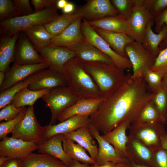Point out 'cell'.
Here are the masks:
<instances>
[{"label": "cell", "instance_id": "obj_51", "mask_svg": "<svg viewBox=\"0 0 167 167\" xmlns=\"http://www.w3.org/2000/svg\"><path fill=\"white\" fill-rule=\"evenodd\" d=\"M161 146L167 151V133L165 129L161 132Z\"/></svg>", "mask_w": 167, "mask_h": 167}, {"label": "cell", "instance_id": "obj_30", "mask_svg": "<svg viewBox=\"0 0 167 167\" xmlns=\"http://www.w3.org/2000/svg\"><path fill=\"white\" fill-rule=\"evenodd\" d=\"M62 146L66 153L72 160L88 165L96 163V161L87 154L86 150L74 141L63 138Z\"/></svg>", "mask_w": 167, "mask_h": 167}, {"label": "cell", "instance_id": "obj_16", "mask_svg": "<svg viewBox=\"0 0 167 167\" xmlns=\"http://www.w3.org/2000/svg\"><path fill=\"white\" fill-rule=\"evenodd\" d=\"M48 68L47 62L28 65L14 63L10 70L5 73V80L0 87V92L35 73Z\"/></svg>", "mask_w": 167, "mask_h": 167}, {"label": "cell", "instance_id": "obj_3", "mask_svg": "<svg viewBox=\"0 0 167 167\" xmlns=\"http://www.w3.org/2000/svg\"><path fill=\"white\" fill-rule=\"evenodd\" d=\"M82 62L97 85L101 97L104 99L113 93L126 78L124 71L114 65L99 62Z\"/></svg>", "mask_w": 167, "mask_h": 167}, {"label": "cell", "instance_id": "obj_31", "mask_svg": "<svg viewBox=\"0 0 167 167\" xmlns=\"http://www.w3.org/2000/svg\"><path fill=\"white\" fill-rule=\"evenodd\" d=\"M88 22L93 27L111 32L126 33L127 32L126 20L118 15L108 16Z\"/></svg>", "mask_w": 167, "mask_h": 167}, {"label": "cell", "instance_id": "obj_36", "mask_svg": "<svg viewBox=\"0 0 167 167\" xmlns=\"http://www.w3.org/2000/svg\"><path fill=\"white\" fill-rule=\"evenodd\" d=\"M157 122H161L164 124L160 113L152 100L145 106L135 123H153Z\"/></svg>", "mask_w": 167, "mask_h": 167}, {"label": "cell", "instance_id": "obj_7", "mask_svg": "<svg viewBox=\"0 0 167 167\" xmlns=\"http://www.w3.org/2000/svg\"><path fill=\"white\" fill-rule=\"evenodd\" d=\"M41 98L50 111L51 125L55 124L62 112L79 100L68 86L51 89Z\"/></svg>", "mask_w": 167, "mask_h": 167}, {"label": "cell", "instance_id": "obj_13", "mask_svg": "<svg viewBox=\"0 0 167 167\" xmlns=\"http://www.w3.org/2000/svg\"><path fill=\"white\" fill-rule=\"evenodd\" d=\"M38 144L7 136L0 142V156L21 159L37 150Z\"/></svg>", "mask_w": 167, "mask_h": 167}, {"label": "cell", "instance_id": "obj_25", "mask_svg": "<svg viewBox=\"0 0 167 167\" xmlns=\"http://www.w3.org/2000/svg\"><path fill=\"white\" fill-rule=\"evenodd\" d=\"M93 27L114 51L121 56L128 58L125 48L127 45L134 40L126 33L111 32Z\"/></svg>", "mask_w": 167, "mask_h": 167}, {"label": "cell", "instance_id": "obj_49", "mask_svg": "<svg viewBox=\"0 0 167 167\" xmlns=\"http://www.w3.org/2000/svg\"><path fill=\"white\" fill-rule=\"evenodd\" d=\"M0 167H22L21 159L11 158L8 160Z\"/></svg>", "mask_w": 167, "mask_h": 167}, {"label": "cell", "instance_id": "obj_23", "mask_svg": "<svg viewBox=\"0 0 167 167\" xmlns=\"http://www.w3.org/2000/svg\"><path fill=\"white\" fill-rule=\"evenodd\" d=\"M71 50L82 62H99L113 65L111 59L84 39Z\"/></svg>", "mask_w": 167, "mask_h": 167}, {"label": "cell", "instance_id": "obj_22", "mask_svg": "<svg viewBox=\"0 0 167 167\" xmlns=\"http://www.w3.org/2000/svg\"><path fill=\"white\" fill-rule=\"evenodd\" d=\"M62 134L54 135L48 139L38 144V152L48 154L61 161L69 167L73 160L64 151L62 146Z\"/></svg>", "mask_w": 167, "mask_h": 167}, {"label": "cell", "instance_id": "obj_6", "mask_svg": "<svg viewBox=\"0 0 167 167\" xmlns=\"http://www.w3.org/2000/svg\"><path fill=\"white\" fill-rule=\"evenodd\" d=\"M153 18L143 0H135L132 13L126 20V34L134 41L142 44L147 26Z\"/></svg>", "mask_w": 167, "mask_h": 167}, {"label": "cell", "instance_id": "obj_29", "mask_svg": "<svg viewBox=\"0 0 167 167\" xmlns=\"http://www.w3.org/2000/svg\"><path fill=\"white\" fill-rule=\"evenodd\" d=\"M36 50L47 46L55 35L49 32L44 25L36 26L23 30Z\"/></svg>", "mask_w": 167, "mask_h": 167}, {"label": "cell", "instance_id": "obj_15", "mask_svg": "<svg viewBox=\"0 0 167 167\" xmlns=\"http://www.w3.org/2000/svg\"><path fill=\"white\" fill-rule=\"evenodd\" d=\"M49 66V68L63 74L66 64L75 57L74 52L67 48L48 46L38 51Z\"/></svg>", "mask_w": 167, "mask_h": 167}, {"label": "cell", "instance_id": "obj_33", "mask_svg": "<svg viewBox=\"0 0 167 167\" xmlns=\"http://www.w3.org/2000/svg\"><path fill=\"white\" fill-rule=\"evenodd\" d=\"M80 17L75 11L70 14H63L44 26L49 32L55 36L62 32Z\"/></svg>", "mask_w": 167, "mask_h": 167}, {"label": "cell", "instance_id": "obj_5", "mask_svg": "<svg viewBox=\"0 0 167 167\" xmlns=\"http://www.w3.org/2000/svg\"><path fill=\"white\" fill-rule=\"evenodd\" d=\"M83 20L81 24V30L86 41L109 57L114 65L118 68L123 71L132 69L128 58L116 53L87 21Z\"/></svg>", "mask_w": 167, "mask_h": 167}, {"label": "cell", "instance_id": "obj_47", "mask_svg": "<svg viewBox=\"0 0 167 167\" xmlns=\"http://www.w3.org/2000/svg\"><path fill=\"white\" fill-rule=\"evenodd\" d=\"M15 6L19 11L20 16H25L34 13L29 0H13Z\"/></svg>", "mask_w": 167, "mask_h": 167}, {"label": "cell", "instance_id": "obj_19", "mask_svg": "<svg viewBox=\"0 0 167 167\" xmlns=\"http://www.w3.org/2000/svg\"><path fill=\"white\" fill-rule=\"evenodd\" d=\"M89 117L87 115H77L58 124L46 125L43 126V138L46 140L54 135L69 133L87 126L90 124Z\"/></svg>", "mask_w": 167, "mask_h": 167}, {"label": "cell", "instance_id": "obj_60", "mask_svg": "<svg viewBox=\"0 0 167 167\" xmlns=\"http://www.w3.org/2000/svg\"><path fill=\"white\" fill-rule=\"evenodd\" d=\"M128 162L117 164L115 167H129Z\"/></svg>", "mask_w": 167, "mask_h": 167}, {"label": "cell", "instance_id": "obj_55", "mask_svg": "<svg viewBox=\"0 0 167 167\" xmlns=\"http://www.w3.org/2000/svg\"><path fill=\"white\" fill-rule=\"evenodd\" d=\"M128 165L129 167H150L147 166L138 164L134 161H129Z\"/></svg>", "mask_w": 167, "mask_h": 167}, {"label": "cell", "instance_id": "obj_28", "mask_svg": "<svg viewBox=\"0 0 167 167\" xmlns=\"http://www.w3.org/2000/svg\"><path fill=\"white\" fill-rule=\"evenodd\" d=\"M21 160L22 167H69L58 159L45 154L32 152Z\"/></svg>", "mask_w": 167, "mask_h": 167}, {"label": "cell", "instance_id": "obj_37", "mask_svg": "<svg viewBox=\"0 0 167 167\" xmlns=\"http://www.w3.org/2000/svg\"><path fill=\"white\" fill-rule=\"evenodd\" d=\"M165 72L154 71L149 70L144 74L143 78L149 90L152 93H156L162 87V79Z\"/></svg>", "mask_w": 167, "mask_h": 167}, {"label": "cell", "instance_id": "obj_11", "mask_svg": "<svg viewBox=\"0 0 167 167\" xmlns=\"http://www.w3.org/2000/svg\"><path fill=\"white\" fill-rule=\"evenodd\" d=\"M67 86L68 82L63 74L48 68L33 74L27 87L32 90L39 91Z\"/></svg>", "mask_w": 167, "mask_h": 167}, {"label": "cell", "instance_id": "obj_39", "mask_svg": "<svg viewBox=\"0 0 167 167\" xmlns=\"http://www.w3.org/2000/svg\"><path fill=\"white\" fill-rule=\"evenodd\" d=\"M135 0H111V2L116 10L118 15L126 20L132 11Z\"/></svg>", "mask_w": 167, "mask_h": 167}, {"label": "cell", "instance_id": "obj_42", "mask_svg": "<svg viewBox=\"0 0 167 167\" xmlns=\"http://www.w3.org/2000/svg\"><path fill=\"white\" fill-rule=\"evenodd\" d=\"M143 2L155 18L167 7V0H143Z\"/></svg>", "mask_w": 167, "mask_h": 167}, {"label": "cell", "instance_id": "obj_61", "mask_svg": "<svg viewBox=\"0 0 167 167\" xmlns=\"http://www.w3.org/2000/svg\"><path fill=\"white\" fill-rule=\"evenodd\" d=\"M166 119L167 120V115H166Z\"/></svg>", "mask_w": 167, "mask_h": 167}, {"label": "cell", "instance_id": "obj_40", "mask_svg": "<svg viewBox=\"0 0 167 167\" xmlns=\"http://www.w3.org/2000/svg\"><path fill=\"white\" fill-rule=\"evenodd\" d=\"M27 108L25 107L19 114L14 118L0 123V139L1 140L7 136V135L12 133L17 124L23 118L26 111Z\"/></svg>", "mask_w": 167, "mask_h": 167}, {"label": "cell", "instance_id": "obj_45", "mask_svg": "<svg viewBox=\"0 0 167 167\" xmlns=\"http://www.w3.org/2000/svg\"><path fill=\"white\" fill-rule=\"evenodd\" d=\"M151 70L152 71H167V47L160 50Z\"/></svg>", "mask_w": 167, "mask_h": 167}, {"label": "cell", "instance_id": "obj_44", "mask_svg": "<svg viewBox=\"0 0 167 167\" xmlns=\"http://www.w3.org/2000/svg\"><path fill=\"white\" fill-rule=\"evenodd\" d=\"M25 107L18 108L12 103L6 105L0 111V121H8L15 117Z\"/></svg>", "mask_w": 167, "mask_h": 167}, {"label": "cell", "instance_id": "obj_27", "mask_svg": "<svg viewBox=\"0 0 167 167\" xmlns=\"http://www.w3.org/2000/svg\"><path fill=\"white\" fill-rule=\"evenodd\" d=\"M153 24L152 20L148 24L142 44L147 50L156 58L160 51L159 46L167 36V28L164 25L161 30L156 33L152 30Z\"/></svg>", "mask_w": 167, "mask_h": 167}, {"label": "cell", "instance_id": "obj_24", "mask_svg": "<svg viewBox=\"0 0 167 167\" xmlns=\"http://www.w3.org/2000/svg\"><path fill=\"white\" fill-rule=\"evenodd\" d=\"M62 135L64 138L71 140L85 148L91 157L96 162L98 148L97 145L93 141V137L88 125Z\"/></svg>", "mask_w": 167, "mask_h": 167}, {"label": "cell", "instance_id": "obj_54", "mask_svg": "<svg viewBox=\"0 0 167 167\" xmlns=\"http://www.w3.org/2000/svg\"><path fill=\"white\" fill-rule=\"evenodd\" d=\"M66 0H58L57 6L58 9H62L68 2Z\"/></svg>", "mask_w": 167, "mask_h": 167}, {"label": "cell", "instance_id": "obj_2", "mask_svg": "<svg viewBox=\"0 0 167 167\" xmlns=\"http://www.w3.org/2000/svg\"><path fill=\"white\" fill-rule=\"evenodd\" d=\"M63 73L68 87L78 99L101 97L96 83L85 69L82 62L76 58H72L66 64Z\"/></svg>", "mask_w": 167, "mask_h": 167}, {"label": "cell", "instance_id": "obj_57", "mask_svg": "<svg viewBox=\"0 0 167 167\" xmlns=\"http://www.w3.org/2000/svg\"><path fill=\"white\" fill-rule=\"evenodd\" d=\"M10 157L5 156H0V166H1L8 160L11 159Z\"/></svg>", "mask_w": 167, "mask_h": 167}, {"label": "cell", "instance_id": "obj_52", "mask_svg": "<svg viewBox=\"0 0 167 167\" xmlns=\"http://www.w3.org/2000/svg\"><path fill=\"white\" fill-rule=\"evenodd\" d=\"M89 165L81 163L78 161L73 160L69 167H89Z\"/></svg>", "mask_w": 167, "mask_h": 167}, {"label": "cell", "instance_id": "obj_21", "mask_svg": "<svg viewBox=\"0 0 167 167\" xmlns=\"http://www.w3.org/2000/svg\"><path fill=\"white\" fill-rule=\"evenodd\" d=\"M102 97L98 98L79 99L69 106L59 116L58 120L60 122L77 115L90 116L97 110L105 99Z\"/></svg>", "mask_w": 167, "mask_h": 167}, {"label": "cell", "instance_id": "obj_58", "mask_svg": "<svg viewBox=\"0 0 167 167\" xmlns=\"http://www.w3.org/2000/svg\"><path fill=\"white\" fill-rule=\"evenodd\" d=\"M5 78V73L0 71V87L2 85Z\"/></svg>", "mask_w": 167, "mask_h": 167}, {"label": "cell", "instance_id": "obj_35", "mask_svg": "<svg viewBox=\"0 0 167 167\" xmlns=\"http://www.w3.org/2000/svg\"><path fill=\"white\" fill-rule=\"evenodd\" d=\"M32 75L0 92V109L11 103L16 94L21 89L28 86L32 79Z\"/></svg>", "mask_w": 167, "mask_h": 167}, {"label": "cell", "instance_id": "obj_4", "mask_svg": "<svg viewBox=\"0 0 167 167\" xmlns=\"http://www.w3.org/2000/svg\"><path fill=\"white\" fill-rule=\"evenodd\" d=\"M58 8H49L25 16H20L1 21V33L12 36L23 30L36 26L44 25L59 15Z\"/></svg>", "mask_w": 167, "mask_h": 167}, {"label": "cell", "instance_id": "obj_43", "mask_svg": "<svg viewBox=\"0 0 167 167\" xmlns=\"http://www.w3.org/2000/svg\"><path fill=\"white\" fill-rule=\"evenodd\" d=\"M150 167H167V151L161 146L153 151Z\"/></svg>", "mask_w": 167, "mask_h": 167}, {"label": "cell", "instance_id": "obj_12", "mask_svg": "<svg viewBox=\"0 0 167 167\" xmlns=\"http://www.w3.org/2000/svg\"><path fill=\"white\" fill-rule=\"evenodd\" d=\"M75 11L87 21L96 20L105 17L117 15L116 9L109 0H88Z\"/></svg>", "mask_w": 167, "mask_h": 167}, {"label": "cell", "instance_id": "obj_38", "mask_svg": "<svg viewBox=\"0 0 167 167\" xmlns=\"http://www.w3.org/2000/svg\"><path fill=\"white\" fill-rule=\"evenodd\" d=\"M152 100L160 113L163 122L165 123L167 121V92L162 88L154 94Z\"/></svg>", "mask_w": 167, "mask_h": 167}, {"label": "cell", "instance_id": "obj_56", "mask_svg": "<svg viewBox=\"0 0 167 167\" xmlns=\"http://www.w3.org/2000/svg\"><path fill=\"white\" fill-rule=\"evenodd\" d=\"M162 87L167 92V71L164 75L162 79Z\"/></svg>", "mask_w": 167, "mask_h": 167}, {"label": "cell", "instance_id": "obj_41", "mask_svg": "<svg viewBox=\"0 0 167 167\" xmlns=\"http://www.w3.org/2000/svg\"><path fill=\"white\" fill-rule=\"evenodd\" d=\"M20 15L13 0H0L1 21Z\"/></svg>", "mask_w": 167, "mask_h": 167}, {"label": "cell", "instance_id": "obj_20", "mask_svg": "<svg viewBox=\"0 0 167 167\" xmlns=\"http://www.w3.org/2000/svg\"><path fill=\"white\" fill-rule=\"evenodd\" d=\"M131 124L128 122H124L110 132L101 135L102 137L112 145L120 154L129 161L133 160L132 155L128 151L127 145L129 140L126 135V130Z\"/></svg>", "mask_w": 167, "mask_h": 167}, {"label": "cell", "instance_id": "obj_50", "mask_svg": "<svg viewBox=\"0 0 167 167\" xmlns=\"http://www.w3.org/2000/svg\"><path fill=\"white\" fill-rule=\"evenodd\" d=\"M75 9V6L74 4L68 2L62 10L64 14H68L73 12Z\"/></svg>", "mask_w": 167, "mask_h": 167}, {"label": "cell", "instance_id": "obj_17", "mask_svg": "<svg viewBox=\"0 0 167 167\" xmlns=\"http://www.w3.org/2000/svg\"><path fill=\"white\" fill-rule=\"evenodd\" d=\"M82 18L80 17L60 34L55 35L49 46L61 47L71 50L84 41L81 30Z\"/></svg>", "mask_w": 167, "mask_h": 167}, {"label": "cell", "instance_id": "obj_34", "mask_svg": "<svg viewBox=\"0 0 167 167\" xmlns=\"http://www.w3.org/2000/svg\"><path fill=\"white\" fill-rule=\"evenodd\" d=\"M131 145L135 153L133 156V161L136 163L150 167L153 153L148 147L136 139L130 136Z\"/></svg>", "mask_w": 167, "mask_h": 167}, {"label": "cell", "instance_id": "obj_48", "mask_svg": "<svg viewBox=\"0 0 167 167\" xmlns=\"http://www.w3.org/2000/svg\"><path fill=\"white\" fill-rule=\"evenodd\" d=\"M155 30L158 33L162 29L164 25L167 28V7L155 18Z\"/></svg>", "mask_w": 167, "mask_h": 167}, {"label": "cell", "instance_id": "obj_10", "mask_svg": "<svg viewBox=\"0 0 167 167\" xmlns=\"http://www.w3.org/2000/svg\"><path fill=\"white\" fill-rule=\"evenodd\" d=\"M163 125L161 122L134 123L129 127L132 131L130 136L135 138L153 152L161 146V135L164 129Z\"/></svg>", "mask_w": 167, "mask_h": 167}, {"label": "cell", "instance_id": "obj_14", "mask_svg": "<svg viewBox=\"0 0 167 167\" xmlns=\"http://www.w3.org/2000/svg\"><path fill=\"white\" fill-rule=\"evenodd\" d=\"M22 32L19 35L16 44L12 62L19 65L46 62L44 59L38 53L25 34Z\"/></svg>", "mask_w": 167, "mask_h": 167}, {"label": "cell", "instance_id": "obj_26", "mask_svg": "<svg viewBox=\"0 0 167 167\" xmlns=\"http://www.w3.org/2000/svg\"><path fill=\"white\" fill-rule=\"evenodd\" d=\"M19 33H16L12 36L4 35L1 38L0 71L5 73L11 63L13 62Z\"/></svg>", "mask_w": 167, "mask_h": 167}, {"label": "cell", "instance_id": "obj_18", "mask_svg": "<svg viewBox=\"0 0 167 167\" xmlns=\"http://www.w3.org/2000/svg\"><path fill=\"white\" fill-rule=\"evenodd\" d=\"M88 126L92 137L96 139L99 145L96 161L97 165H101L109 162L117 164L129 161L128 159L120 154L112 145L105 140L94 126L90 124Z\"/></svg>", "mask_w": 167, "mask_h": 167}, {"label": "cell", "instance_id": "obj_46", "mask_svg": "<svg viewBox=\"0 0 167 167\" xmlns=\"http://www.w3.org/2000/svg\"><path fill=\"white\" fill-rule=\"evenodd\" d=\"M58 0H32L30 2L34 8V12L49 8H57Z\"/></svg>", "mask_w": 167, "mask_h": 167}, {"label": "cell", "instance_id": "obj_9", "mask_svg": "<svg viewBox=\"0 0 167 167\" xmlns=\"http://www.w3.org/2000/svg\"><path fill=\"white\" fill-rule=\"evenodd\" d=\"M125 51L132 65V75L136 78L143 77L145 73L153 66L156 57L141 43L134 41L127 45Z\"/></svg>", "mask_w": 167, "mask_h": 167}, {"label": "cell", "instance_id": "obj_59", "mask_svg": "<svg viewBox=\"0 0 167 167\" xmlns=\"http://www.w3.org/2000/svg\"><path fill=\"white\" fill-rule=\"evenodd\" d=\"M167 47V36L160 45V50Z\"/></svg>", "mask_w": 167, "mask_h": 167}, {"label": "cell", "instance_id": "obj_8", "mask_svg": "<svg viewBox=\"0 0 167 167\" xmlns=\"http://www.w3.org/2000/svg\"><path fill=\"white\" fill-rule=\"evenodd\" d=\"M43 126L37 121L33 106H28L23 118L17 124L12 132V136L27 141L38 144L44 141Z\"/></svg>", "mask_w": 167, "mask_h": 167}, {"label": "cell", "instance_id": "obj_32", "mask_svg": "<svg viewBox=\"0 0 167 167\" xmlns=\"http://www.w3.org/2000/svg\"><path fill=\"white\" fill-rule=\"evenodd\" d=\"M50 89L33 91L28 87L23 88L18 92L13 99L11 103L19 108L26 106H33L35 102L47 93Z\"/></svg>", "mask_w": 167, "mask_h": 167}, {"label": "cell", "instance_id": "obj_1", "mask_svg": "<svg viewBox=\"0 0 167 167\" xmlns=\"http://www.w3.org/2000/svg\"><path fill=\"white\" fill-rule=\"evenodd\" d=\"M154 95L143 77L136 78L128 74L120 86L90 116V124L103 135L124 122L133 124Z\"/></svg>", "mask_w": 167, "mask_h": 167}, {"label": "cell", "instance_id": "obj_53", "mask_svg": "<svg viewBox=\"0 0 167 167\" xmlns=\"http://www.w3.org/2000/svg\"><path fill=\"white\" fill-rule=\"evenodd\" d=\"M116 165V164L113 163L109 162L101 165H98L96 163L90 166L89 165V167H115Z\"/></svg>", "mask_w": 167, "mask_h": 167}]
</instances>
